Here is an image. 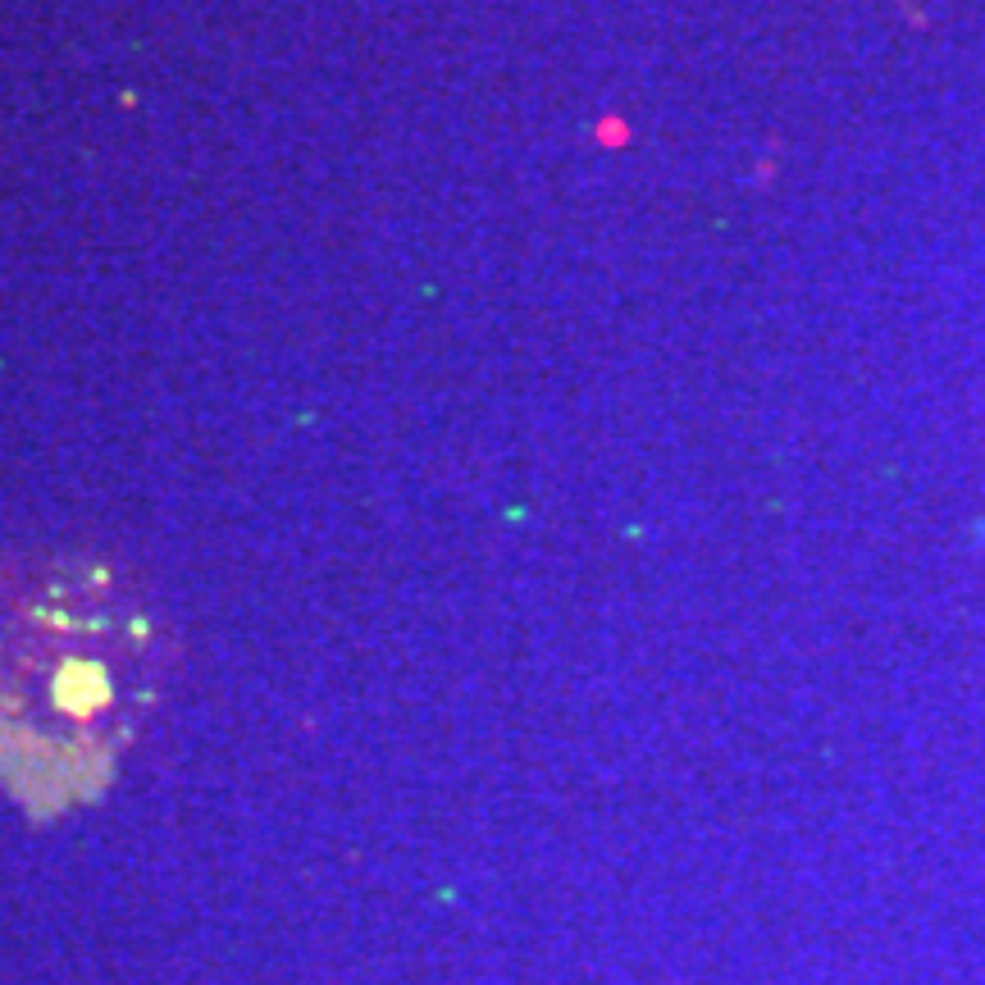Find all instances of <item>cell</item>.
<instances>
[{
	"label": "cell",
	"instance_id": "obj_1",
	"mask_svg": "<svg viewBox=\"0 0 985 985\" xmlns=\"http://www.w3.org/2000/svg\"><path fill=\"white\" fill-rule=\"evenodd\" d=\"M165 630L142 584L92 557L0 575V776L69 803L142 735L165 680Z\"/></svg>",
	"mask_w": 985,
	"mask_h": 985
}]
</instances>
